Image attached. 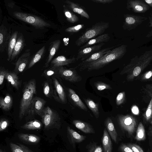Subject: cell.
<instances>
[{
  "instance_id": "obj_1",
  "label": "cell",
  "mask_w": 152,
  "mask_h": 152,
  "mask_svg": "<svg viewBox=\"0 0 152 152\" xmlns=\"http://www.w3.org/2000/svg\"><path fill=\"white\" fill-rule=\"evenodd\" d=\"M152 61V50L146 51L138 56H135L131 59L130 62L124 67L120 74H127L128 81L133 80L138 76Z\"/></svg>"
},
{
  "instance_id": "obj_2",
  "label": "cell",
  "mask_w": 152,
  "mask_h": 152,
  "mask_svg": "<svg viewBox=\"0 0 152 152\" xmlns=\"http://www.w3.org/2000/svg\"><path fill=\"white\" fill-rule=\"evenodd\" d=\"M127 47L123 45L113 49L104 56L88 64L86 67L88 71L99 69L114 60L121 59L126 53Z\"/></svg>"
},
{
  "instance_id": "obj_3",
  "label": "cell",
  "mask_w": 152,
  "mask_h": 152,
  "mask_svg": "<svg viewBox=\"0 0 152 152\" xmlns=\"http://www.w3.org/2000/svg\"><path fill=\"white\" fill-rule=\"evenodd\" d=\"M36 94V82L34 79L29 80L25 85L20 102L19 118L20 120L28 114L31 101Z\"/></svg>"
},
{
  "instance_id": "obj_4",
  "label": "cell",
  "mask_w": 152,
  "mask_h": 152,
  "mask_svg": "<svg viewBox=\"0 0 152 152\" xmlns=\"http://www.w3.org/2000/svg\"><path fill=\"white\" fill-rule=\"evenodd\" d=\"M109 26V23L100 22L96 23L86 30L76 40L75 45L77 46L84 45L90 40L102 34Z\"/></svg>"
},
{
  "instance_id": "obj_5",
  "label": "cell",
  "mask_w": 152,
  "mask_h": 152,
  "mask_svg": "<svg viewBox=\"0 0 152 152\" xmlns=\"http://www.w3.org/2000/svg\"><path fill=\"white\" fill-rule=\"evenodd\" d=\"M44 129H59L61 126V118L57 111L49 106L45 107L41 116Z\"/></svg>"
},
{
  "instance_id": "obj_6",
  "label": "cell",
  "mask_w": 152,
  "mask_h": 152,
  "mask_svg": "<svg viewBox=\"0 0 152 152\" xmlns=\"http://www.w3.org/2000/svg\"><path fill=\"white\" fill-rule=\"evenodd\" d=\"M14 16L17 19L31 24L37 28H43L49 27L50 25L37 16L25 13L15 12Z\"/></svg>"
},
{
  "instance_id": "obj_7",
  "label": "cell",
  "mask_w": 152,
  "mask_h": 152,
  "mask_svg": "<svg viewBox=\"0 0 152 152\" xmlns=\"http://www.w3.org/2000/svg\"><path fill=\"white\" fill-rule=\"evenodd\" d=\"M118 121L121 128L129 135L132 136L134 134L137 126V122L133 116L129 115H119Z\"/></svg>"
},
{
  "instance_id": "obj_8",
  "label": "cell",
  "mask_w": 152,
  "mask_h": 152,
  "mask_svg": "<svg viewBox=\"0 0 152 152\" xmlns=\"http://www.w3.org/2000/svg\"><path fill=\"white\" fill-rule=\"evenodd\" d=\"M124 18L122 28L124 29L129 31L136 28L147 19L145 17L130 14L124 15Z\"/></svg>"
},
{
  "instance_id": "obj_9",
  "label": "cell",
  "mask_w": 152,
  "mask_h": 152,
  "mask_svg": "<svg viewBox=\"0 0 152 152\" xmlns=\"http://www.w3.org/2000/svg\"><path fill=\"white\" fill-rule=\"evenodd\" d=\"M76 68L68 69L63 66L58 67V74L62 78L70 82H78L82 80V77L77 72Z\"/></svg>"
},
{
  "instance_id": "obj_10",
  "label": "cell",
  "mask_w": 152,
  "mask_h": 152,
  "mask_svg": "<svg viewBox=\"0 0 152 152\" xmlns=\"http://www.w3.org/2000/svg\"><path fill=\"white\" fill-rule=\"evenodd\" d=\"M115 47V46H113L100 50L92 55L87 59L82 61L77 66V67H79L80 71H83L86 69L88 64L104 56Z\"/></svg>"
},
{
  "instance_id": "obj_11",
  "label": "cell",
  "mask_w": 152,
  "mask_h": 152,
  "mask_svg": "<svg viewBox=\"0 0 152 152\" xmlns=\"http://www.w3.org/2000/svg\"><path fill=\"white\" fill-rule=\"evenodd\" d=\"M126 9L135 13H144L150 9L149 6L143 0H128Z\"/></svg>"
},
{
  "instance_id": "obj_12",
  "label": "cell",
  "mask_w": 152,
  "mask_h": 152,
  "mask_svg": "<svg viewBox=\"0 0 152 152\" xmlns=\"http://www.w3.org/2000/svg\"><path fill=\"white\" fill-rule=\"evenodd\" d=\"M105 44L104 43L94 45L78 50L76 59L77 61H82L87 59L92 55L101 50L102 46Z\"/></svg>"
},
{
  "instance_id": "obj_13",
  "label": "cell",
  "mask_w": 152,
  "mask_h": 152,
  "mask_svg": "<svg viewBox=\"0 0 152 152\" xmlns=\"http://www.w3.org/2000/svg\"><path fill=\"white\" fill-rule=\"evenodd\" d=\"M46 102V101L41 98L34 97L31 101L28 114L37 115L41 116Z\"/></svg>"
},
{
  "instance_id": "obj_14",
  "label": "cell",
  "mask_w": 152,
  "mask_h": 152,
  "mask_svg": "<svg viewBox=\"0 0 152 152\" xmlns=\"http://www.w3.org/2000/svg\"><path fill=\"white\" fill-rule=\"evenodd\" d=\"M29 50H26L19 58L15 64V72L16 74L22 72L26 67L31 57Z\"/></svg>"
},
{
  "instance_id": "obj_15",
  "label": "cell",
  "mask_w": 152,
  "mask_h": 152,
  "mask_svg": "<svg viewBox=\"0 0 152 152\" xmlns=\"http://www.w3.org/2000/svg\"><path fill=\"white\" fill-rule=\"evenodd\" d=\"M11 35L7 29L3 25L0 27V51L3 52L8 46Z\"/></svg>"
},
{
  "instance_id": "obj_16",
  "label": "cell",
  "mask_w": 152,
  "mask_h": 152,
  "mask_svg": "<svg viewBox=\"0 0 152 152\" xmlns=\"http://www.w3.org/2000/svg\"><path fill=\"white\" fill-rule=\"evenodd\" d=\"M67 133L69 141L74 148L75 147L76 143L83 142L86 137V136L79 134L69 126L67 127Z\"/></svg>"
},
{
  "instance_id": "obj_17",
  "label": "cell",
  "mask_w": 152,
  "mask_h": 152,
  "mask_svg": "<svg viewBox=\"0 0 152 152\" xmlns=\"http://www.w3.org/2000/svg\"><path fill=\"white\" fill-rule=\"evenodd\" d=\"M76 58L73 57L71 58H67L63 56H59L53 59L51 62V67L58 68L64 66L69 65L76 61Z\"/></svg>"
},
{
  "instance_id": "obj_18",
  "label": "cell",
  "mask_w": 152,
  "mask_h": 152,
  "mask_svg": "<svg viewBox=\"0 0 152 152\" xmlns=\"http://www.w3.org/2000/svg\"><path fill=\"white\" fill-rule=\"evenodd\" d=\"M67 7L73 12L80 15L82 17L87 19L90 18V17L84 8L80 4L71 1L66 0L65 1Z\"/></svg>"
},
{
  "instance_id": "obj_19",
  "label": "cell",
  "mask_w": 152,
  "mask_h": 152,
  "mask_svg": "<svg viewBox=\"0 0 152 152\" xmlns=\"http://www.w3.org/2000/svg\"><path fill=\"white\" fill-rule=\"evenodd\" d=\"M53 81L56 93V99L60 103H66V96L64 88L56 78H53Z\"/></svg>"
},
{
  "instance_id": "obj_20",
  "label": "cell",
  "mask_w": 152,
  "mask_h": 152,
  "mask_svg": "<svg viewBox=\"0 0 152 152\" xmlns=\"http://www.w3.org/2000/svg\"><path fill=\"white\" fill-rule=\"evenodd\" d=\"M110 39V37L108 34L105 33L102 34L89 40L81 47L78 50H80L88 47L96 45L97 44H99L104 42H107Z\"/></svg>"
},
{
  "instance_id": "obj_21",
  "label": "cell",
  "mask_w": 152,
  "mask_h": 152,
  "mask_svg": "<svg viewBox=\"0 0 152 152\" xmlns=\"http://www.w3.org/2000/svg\"><path fill=\"white\" fill-rule=\"evenodd\" d=\"M73 124L78 129L86 134H94L95 131L92 126L89 124L78 120H74Z\"/></svg>"
},
{
  "instance_id": "obj_22",
  "label": "cell",
  "mask_w": 152,
  "mask_h": 152,
  "mask_svg": "<svg viewBox=\"0 0 152 152\" xmlns=\"http://www.w3.org/2000/svg\"><path fill=\"white\" fill-rule=\"evenodd\" d=\"M102 141L103 152H112V142L106 128L104 130Z\"/></svg>"
},
{
  "instance_id": "obj_23",
  "label": "cell",
  "mask_w": 152,
  "mask_h": 152,
  "mask_svg": "<svg viewBox=\"0 0 152 152\" xmlns=\"http://www.w3.org/2000/svg\"><path fill=\"white\" fill-rule=\"evenodd\" d=\"M5 78L14 87L18 90L21 86V82L19 77L15 72L7 71Z\"/></svg>"
},
{
  "instance_id": "obj_24",
  "label": "cell",
  "mask_w": 152,
  "mask_h": 152,
  "mask_svg": "<svg viewBox=\"0 0 152 152\" xmlns=\"http://www.w3.org/2000/svg\"><path fill=\"white\" fill-rule=\"evenodd\" d=\"M69 96L74 104L80 108L85 111H87V108L85 105L80 99L75 91L72 89H68Z\"/></svg>"
},
{
  "instance_id": "obj_25",
  "label": "cell",
  "mask_w": 152,
  "mask_h": 152,
  "mask_svg": "<svg viewBox=\"0 0 152 152\" xmlns=\"http://www.w3.org/2000/svg\"><path fill=\"white\" fill-rule=\"evenodd\" d=\"M25 41L23 37L20 34L18 37L17 42L13 51L10 61L14 60L18 55L24 47Z\"/></svg>"
},
{
  "instance_id": "obj_26",
  "label": "cell",
  "mask_w": 152,
  "mask_h": 152,
  "mask_svg": "<svg viewBox=\"0 0 152 152\" xmlns=\"http://www.w3.org/2000/svg\"><path fill=\"white\" fill-rule=\"evenodd\" d=\"M61 42V40L60 39H57L51 43L49 47L48 56L45 64V67L48 66L50 62L56 53L57 51L60 47Z\"/></svg>"
},
{
  "instance_id": "obj_27",
  "label": "cell",
  "mask_w": 152,
  "mask_h": 152,
  "mask_svg": "<svg viewBox=\"0 0 152 152\" xmlns=\"http://www.w3.org/2000/svg\"><path fill=\"white\" fill-rule=\"evenodd\" d=\"M106 128L112 140L116 142L118 134L113 121L109 117H108L105 121Z\"/></svg>"
},
{
  "instance_id": "obj_28",
  "label": "cell",
  "mask_w": 152,
  "mask_h": 152,
  "mask_svg": "<svg viewBox=\"0 0 152 152\" xmlns=\"http://www.w3.org/2000/svg\"><path fill=\"white\" fill-rule=\"evenodd\" d=\"M13 99L12 96L7 94L4 97L0 98V107L5 111H8L10 109L12 105Z\"/></svg>"
},
{
  "instance_id": "obj_29",
  "label": "cell",
  "mask_w": 152,
  "mask_h": 152,
  "mask_svg": "<svg viewBox=\"0 0 152 152\" xmlns=\"http://www.w3.org/2000/svg\"><path fill=\"white\" fill-rule=\"evenodd\" d=\"M18 33V31H17L13 32L11 35L10 39L7 48V60L8 61L10 60L12 54L17 42Z\"/></svg>"
},
{
  "instance_id": "obj_30",
  "label": "cell",
  "mask_w": 152,
  "mask_h": 152,
  "mask_svg": "<svg viewBox=\"0 0 152 152\" xmlns=\"http://www.w3.org/2000/svg\"><path fill=\"white\" fill-rule=\"evenodd\" d=\"M19 138L22 141L31 143H37L40 140L37 136L28 134L20 133L18 135Z\"/></svg>"
},
{
  "instance_id": "obj_31",
  "label": "cell",
  "mask_w": 152,
  "mask_h": 152,
  "mask_svg": "<svg viewBox=\"0 0 152 152\" xmlns=\"http://www.w3.org/2000/svg\"><path fill=\"white\" fill-rule=\"evenodd\" d=\"M42 126L39 121L35 119L27 122L21 126V128L26 130L39 129H41Z\"/></svg>"
},
{
  "instance_id": "obj_32",
  "label": "cell",
  "mask_w": 152,
  "mask_h": 152,
  "mask_svg": "<svg viewBox=\"0 0 152 152\" xmlns=\"http://www.w3.org/2000/svg\"><path fill=\"white\" fill-rule=\"evenodd\" d=\"M85 102L88 107L92 111L95 117L97 118L99 117V104L95 102L90 99L85 100Z\"/></svg>"
},
{
  "instance_id": "obj_33",
  "label": "cell",
  "mask_w": 152,
  "mask_h": 152,
  "mask_svg": "<svg viewBox=\"0 0 152 152\" xmlns=\"http://www.w3.org/2000/svg\"><path fill=\"white\" fill-rule=\"evenodd\" d=\"M66 7V6H64V12L67 20L72 23L78 22L79 20L78 17Z\"/></svg>"
},
{
  "instance_id": "obj_34",
  "label": "cell",
  "mask_w": 152,
  "mask_h": 152,
  "mask_svg": "<svg viewBox=\"0 0 152 152\" xmlns=\"http://www.w3.org/2000/svg\"><path fill=\"white\" fill-rule=\"evenodd\" d=\"M45 50V46H44L36 53L30 61L28 65V69L31 67L36 63L39 61L42 56Z\"/></svg>"
},
{
  "instance_id": "obj_35",
  "label": "cell",
  "mask_w": 152,
  "mask_h": 152,
  "mask_svg": "<svg viewBox=\"0 0 152 152\" xmlns=\"http://www.w3.org/2000/svg\"><path fill=\"white\" fill-rule=\"evenodd\" d=\"M146 138L145 130L144 127L141 122H140L137 127L135 139L138 141L144 140Z\"/></svg>"
},
{
  "instance_id": "obj_36",
  "label": "cell",
  "mask_w": 152,
  "mask_h": 152,
  "mask_svg": "<svg viewBox=\"0 0 152 152\" xmlns=\"http://www.w3.org/2000/svg\"><path fill=\"white\" fill-rule=\"evenodd\" d=\"M10 145L12 152H33L28 148L22 144L10 143Z\"/></svg>"
},
{
  "instance_id": "obj_37",
  "label": "cell",
  "mask_w": 152,
  "mask_h": 152,
  "mask_svg": "<svg viewBox=\"0 0 152 152\" xmlns=\"http://www.w3.org/2000/svg\"><path fill=\"white\" fill-rule=\"evenodd\" d=\"M86 148L88 152H103L102 148L94 142H90Z\"/></svg>"
},
{
  "instance_id": "obj_38",
  "label": "cell",
  "mask_w": 152,
  "mask_h": 152,
  "mask_svg": "<svg viewBox=\"0 0 152 152\" xmlns=\"http://www.w3.org/2000/svg\"><path fill=\"white\" fill-rule=\"evenodd\" d=\"M149 95L151 97V99L143 115L144 119L147 122L149 121L152 117V95Z\"/></svg>"
},
{
  "instance_id": "obj_39",
  "label": "cell",
  "mask_w": 152,
  "mask_h": 152,
  "mask_svg": "<svg viewBox=\"0 0 152 152\" xmlns=\"http://www.w3.org/2000/svg\"><path fill=\"white\" fill-rule=\"evenodd\" d=\"M94 86L99 91H102L105 89L110 90L112 89L110 85L101 81H97L95 83Z\"/></svg>"
},
{
  "instance_id": "obj_40",
  "label": "cell",
  "mask_w": 152,
  "mask_h": 152,
  "mask_svg": "<svg viewBox=\"0 0 152 152\" xmlns=\"http://www.w3.org/2000/svg\"><path fill=\"white\" fill-rule=\"evenodd\" d=\"M84 24H79L67 28L65 31L66 32L69 33H75L80 31L84 27Z\"/></svg>"
},
{
  "instance_id": "obj_41",
  "label": "cell",
  "mask_w": 152,
  "mask_h": 152,
  "mask_svg": "<svg viewBox=\"0 0 152 152\" xmlns=\"http://www.w3.org/2000/svg\"><path fill=\"white\" fill-rule=\"evenodd\" d=\"M125 98V93L124 91L119 93L117 95L116 99V103L117 105H119L124 102Z\"/></svg>"
},
{
  "instance_id": "obj_42",
  "label": "cell",
  "mask_w": 152,
  "mask_h": 152,
  "mask_svg": "<svg viewBox=\"0 0 152 152\" xmlns=\"http://www.w3.org/2000/svg\"><path fill=\"white\" fill-rule=\"evenodd\" d=\"M44 74L46 77H50L56 74H58L57 68L51 67L45 70Z\"/></svg>"
},
{
  "instance_id": "obj_43",
  "label": "cell",
  "mask_w": 152,
  "mask_h": 152,
  "mask_svg": "<svg viewBox=\"0 0 152 152\" xmlns=\"http://www.w3.org/2000/svg\"><path fill=\"white\" fill-rule=\"evenodd\" d=\"M9 122L5 118H2L0 122V131L1 132L9 126Z\"/></svg>"
},
{
  "instance_id": "obj_44",
  "label": "cell",
  "mask_w": 152,
  "mask_h": 152,
  "mask_svg": "<svg viewBox=\"0 0 152 152\" xmlns=\"http://www.w3.org/2000/svg\"><path fill=\"white\" fill-rule=\"evenodd\" d=\"M43 92L45 96L48 97L50 96V89L49 84L48 82L44 83L43 87Z\"/></svg>"
},
{
  "instance_id": "obj_45",
  "label": "cell",
  "mask_w": 152,
  "mask_h": 152,
  "mask_svg": "<svg viewBox=\"0 0 152 152\" xmlns=\"http://www.w3.org/2000/svg\"><path fill=\"white\" fill-rule=\"evenodd\" d=\"M118 150L121 152H134L127 145L124 143L120 145L118 148Z\"/></svg>"
},
{
  "instance_id": "obj_46",
  "label": "cell",
  "mask_w": 152,
  "mask_h": 152,
  "mask_svg": "<svg viewBox=\"0 0 152 152\" xmlns=\"http://www.w3.org/2000/svg\"><path fill=\"white\" fill-rule=\"evenodd\" d=\"M127 145L134 152H144L143 149L139 146L135 144H129Z\"/></svg>"
},
{
  "instance_id": "obj_47",
  "label": "cell",
  "mask_w": 152,
  "mask_h": 152,
  "mask_svg": "<svg viewBox=\"0 0 152 152\" xmlns=\"http://www.w3.org/2000/svg\"><path fill=\"white\" fill-rule=\"evenodd\" d=\"M152 77V69L144 73L141 77L142 80H146L149 79Z\"/></svg>"
},
{
  "instance_id": "obj_48",
  "label": "cell",
  "mask_w": 152,
  "mask_h": 152,
  "mask_svg": "<svg viewBox=\"0 0 152 152\" xmlns=\"http://www.w3.org/2000/svg\"><path fill=\"white\" fill-rule=\"evenodd\" d=\"M7 71L3 68H1L0 70V85H1L5 78Z\"/></svg>"
},
{
  "instance_id": "obj_49",
  "label": "cell",
  "mask_w": 152,
  "mask_h": 152,
  "mask_svg": "<svg viewBox=\"0 0 152 152\" xmlns=\"http://www.w3.org/2000/svg\"><path fill=\"white\" fill-rule=\"evenodd\" d=\"M149 20V26L152 28L151 30L148 32V34L146 35V37L149 38L152 37V14L151 13L148 17Z\"/></svg>"
},
{
  "instance_id": "obj_50",
  "label": "cell",
  "mask_w": 152,
  "mask_h": 152,
  "mask_svg": "<svg viewBox=\"0 0 152 152\" xmlns=\"http://www.w3.org/2000/svg\"><path fill=\"white\" fill-rule=\"evenodd\" d=\"M91 1L94 3L107 4L112 3L115 0H91Z\"/></svg>"
},
{
  "instance_id": "obj_51",
  "label": "cell",
  "mask_w": 152,
  "mask_h": 152,
  "mask_svg": "<svg viewBox=\"0 0 152 152\" xmlns=\"http://www.w3.org/2000/svg\"><path fill=\"white\" fill-rule=\"evenodd\" d=\"M132 113L135 115H138L139 113V110L138 107L136 105L133 106L131 108Z\"/></svg>"
},
{
  "instance_id": "obj_52",
  "label": "cell",
  "mask_w": 152,
  "mask_h": 152,
  "mask_svg": "<svg viewBox=\"0 0 152 152\" xmlns=\"http://www.w3.org/2000/svg\"><path fill=\"white\" fill-rule=\"evenodd\" d=\"M145 91L149 95H152V84H147L145 86Z\"/></svg>"
},
{
  "instance_id": "obj_53",
  "label": "cell",
  "mask_w": 152,
  "mask_h": 152,
  "mask_svg": "<svg viewBox=\"0 0 152 152\" xmlns=\"http://www.w3.org/2000/svg\"><path fill=\"white\" fill-rule=\"evenodd\" d=\"M143 1L150 7H152V0H143Z\"/></svg>"
},
{
  "instance_id": "obj_54",
  "label": "cell",
  "mask_w": 152,
  "mask_h": 152,
  "mask_svg": "<svg viewBox=\"0 0 152 152\" xmlns=\"http://www.w3.org/2000/svg\"><path fill=\"white\" fill-rule=\"evenodd\" d=\"M148 134L149 136L151 138V142L152 143V126L150 127L149 130Z\"/></svg>"
},
{
  "instance_id": "obj_55",
  "label": "cell",
  "mask_w": 152,
  "mask_h": 152,
  "mask_svg": "<svg viewBox=\"0 0 152 152\" xmlns=\"http://www.w3.org/2000/svg\"><path fill=\"white\" fill-rule=\"evenodd\" d=\"M0 152H5L4 151H3L1 149H0Z\"/></svg>"
},
{
  "instance_id": "obj_56",
  "label": "cell",
  "mask_w": 152,
  "mask_h": 152,
  "mask_svg": "<svg viewBox=\"0 0 152 152\" xmlns=\"http://www.w3.org/2000/svg\"><path fill=\"white\" fill-rule=\"evenodd\" d=\"M150 123L152 125V120L150 122Z\"/></svg>"
},
{
  "instance_id": "obj_57",
  "label": "cell",
  "mask_w": 152,
  "mask_h": 152,
  "mask_svg": "<svg viewBox=\"0 0 152 152\" xmlns=\"http://www.w3.org/2000/svg\"><path fill=\"white\" fill-rule=\"evenodd\" d=\"M151 152H152V151H151Z\"/></svg>"
}]
</instances>
